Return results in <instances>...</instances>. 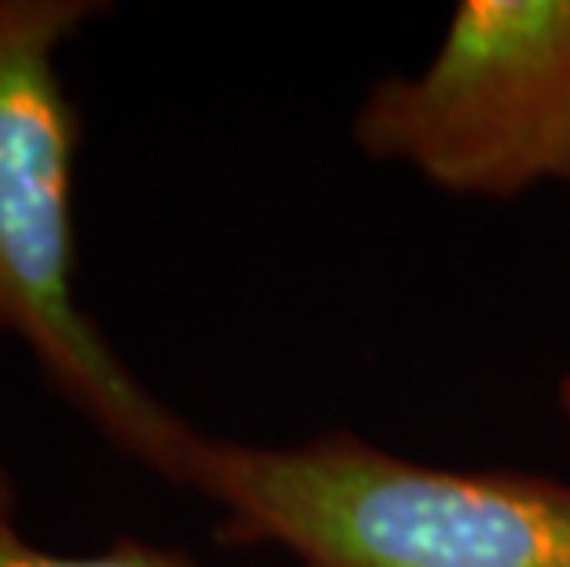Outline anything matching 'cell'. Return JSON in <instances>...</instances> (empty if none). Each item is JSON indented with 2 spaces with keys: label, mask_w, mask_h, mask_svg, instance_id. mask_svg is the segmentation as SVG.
<instances>
[{
  "label": "cell",
  "mask_w": 570,
  "mask_h": 567,
  "mask_svg": "<svg viewBox=\"0 0 570 567\" xmlns=\"http://www.w3.org/2000/svg\"><path fill=\"white\" fill-rule=\"evenodd\" d=\"M228 546H281L302 567H570V487L460 472L354 436L306 446L199 442L188 472Z\"/></svg>",
  "instance_id": "cell-1"
},
{
  "label": "cell",
  "mask_w": 570,
  "mask_h": 567,
  "mask_svg": "<svg viewBox=\"0 0 570 567\" xmlns=\"http://www.w3.org/2000/svg\"><path fill=\"white\" fill-rule=\"evenodd\" d=\"M96 11L89 0H0V332L126 457L188 487L203 436L140 388L75 295L81 126L56 52Z\"/></svg>",
  "instance_id": "cell-2"
},
{
  "label": "cell",
  "mask_w": 570,
  "mask_h": 567,
  "mask_svg": "<svg viewBox=\"0 0 570 567\" xmlns=\"http://www.w3.org/2000/svg\"><path fill=\"white\" fill-rule=\"evenodd\" d=\"M357 148L449 196L512 199L570 180V0H468L420 75L383 78Z\"/></svg>",
  "instance_id": "cell-3"
},
{
  "label": "cell",
  "mask_w": 570,
  "mask_h": 567,
  "mask_svg": "<svg viewBox=\"0 0 570 567\" xmlns=\"http://www.w3.org/2000/svg\"><path fill=\"white\" fill-rule=\"evenodd\" d=\"M0 567H199L188 553L148 546V541L118 538L111 549L96 557H56L41 546H33L11 524V512H0Z\"/></svg>",
  "instance_id": "cell-4"
},
{
  "label": "cell",
  "mask_w": 570,
  "mask_h": 567,
  "mask_svg": "<svg viewBox=\"0 0 570 567\" xmlns=\"http://www.w3.org/2000/svg\"><path fill=\"white\" fill-rule=\"evenodd\" d=\"M0 512H16V482L4 465H0Z\"/></svg>",
  "instance_id": "cell-5"
},
{
  "label": "cell",
  "mask_w": 570,
  "mask_h": 567,
  "mask_svg": "<svg viewBox=\"0 0 570 567\" xmlns=\"http://www.w3.org/2000/svg\"><path fill=\"white\" fill-rule=\"evenodd\" d=\"M560 405H563V413L570 420V372H567V380H563V388H560Z\"/></svg>",
  "instance_id": "cell-6"
}]
</instances>
